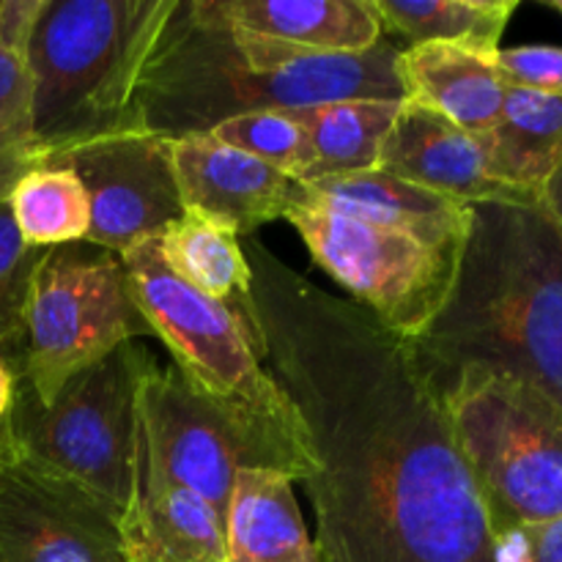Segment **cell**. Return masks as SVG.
<instances>
[{"label":"cell","instance_id":"cell-1","mask_svg":"<svg viewBox=\"0 0 562 562\" xmlns=\"http://www.w3.org/2000/svg\"><path fill=\"white\" fill-rule=\"evenodd\" d=\"M258 355L316 459L322 562H494L492 521L409 338L241 241Z\"/></svg>","mask_w":562,"mask_h":562},{"label":"cell","instance_id":"cell-2","mask_svg":"<svg viewBox=\"0 0 562 562\" xmlns=\"http://www.w3.org/2000/svg\"><path fill=\"white\" fill-rule=\"evenodd\" d=\"M398 53L387 38L362 53H318L231 25L212 0H179L137 82V130L179 140L256 110L406 99Z\"/></svg>","mask_w":562,"mask_h":562},{"label":"cell","instance_id":"cell-3","mask_svg":"<svg viewBox=\"0 0 562 562\" xmlns=\"http://www.w3.org/2000/svg\"><path fill=\"white\" fill-rule=\"evenodd\" d=\"M437 387L459 368L527 379L562 409V236L541 203H475L459 278L412 340Z\"/></svg>","mask_w":562,"mask_h":562},{"label":"cell","instance_id":"cell-4","mask_svg":"<svg viewBox=\"0 0 562 562\" xmlns=\"http://www.w3.org/2000/svg\"><path fill=\"white\" fill-rule=\"evenodd\" d=\"M121 261L154 338L170 351L173 371L223 417L250 464L283 472L294 483L311 481L316 459L307 431L263 366L247 322L173 278L159 258L157 236L126 250Z\"/></svg>","mask_w":562,"mask_h":562},{"label":"cell","instance_id":"cell-5","mask_svg":"<svg viewBox=\"0 0 562 562\" xmlns=\"http://www.w3.org/2000/svg\"><path fill=\"white\" fill-rule=\"evenodd\" d=\"M179 0H44L27 44L42 165L137 130L135 93Z\"/></svg>","mask_w":562,"mask_h":562},{"label":"cell","instance_id":"cell-6","mask_svg":"<svg viewBox=\"0 0 562 562\" xmlns=\"http://www.w3.org/2000/svg\"><path fill=\"white\" fill-rule=\"evenodd\" d=\"M492 536L562 516V409L514 373L464 366L439 387Z\"/></svg>","mask_w":562,"mask_h":562},{"label":"cell","instance_id":"cell-7","mask_svg":"<svg viewBox=\"0 0 562 562\" xmlns=\"http://www.w3.org/2000/svg\"><path fill=\"white\" fill-rule=\"evenodd\" d=\"M148 351L119 346L71 376L53 404H42L16 379L9 431L16 459L86 488L124 514L132 492L137 431V382Z\"/></svg>","mask_w":562,"mask_h":562},{"label":"cell","instance_id":"cell-8","mask_svg":"<svg viewBox=\"0 0 562 562\" xmlns=\"http://www.w3.org/2000/svg\"><path fill=\"white\" fill-rule=\"evenodd\" d=\"M137 338H154V329L132 296L121 256L71 241L44 252L20 340L5 360L42 404H53L71 376Z\"/></svg>","mask_w":562,"mask_h":562},{"label":"cell","instance_id":"cell-9","mask_svg":"<svg viewBox=\"0 0 562 562\" xmlns=\"http://www.w3.org/2000/svg\"><path fill=\"white\" fill-rule=\"evenodd\" d=\"M283 220L294 225L313 261L333 274L351 300L409 340L445 307L467 247L428 245L401 231L333 212L307 198L300 181Z\"/></svg>","mask_w":562,"mask_h":562},{"label":"cell","instance_id":"cell-10","mask_svg":"<svg viewBox=\"0 0 562 562\" xmlns=\"http://www.w3.org/2000/svg\"><path fill=\"white\" fill-rule=\"evenodd\" d=\"M49 162L66 165L86 187L91 203L86 241L115 256L159 236L184 214L170 140L146 130L82 143Z\"/></svg>","mask_w":562,"mask_h":562},{"label":"cell","instance_id":"cell-11","mask_svg":"<svg viewBox=\"0 0 562 562\" xmlns=\"http://www.w3.org/2000/svg\"><path fill=\"white\" fill-rule=\"evenodd\" d=\"M0 562H130L121 514L14 456L0 472Z\"/></svg>","mask_w":562,"mask_h":562},{"label":"cell","instance_id":"cell-12","mask_svg":"<svg viewBox=\"0 0 562 562\" xmlns=\"http://www.w3.org/2000/svg\"><path fill=\"white\" fill-rule=\"evenodd\" d=\"M137 423L151 464L225 519L234 477L241 467H252L250 456L223 417L151 355L137 382Z\"/></svg>","mask_w":562,"mask_h":562},{"label":"cell","instance_id":"cell-13","mask_svg":"<svg viewBox=\"0 0 562 562\" xmlns=\"http://www.w3.org/2000/svg\"><path fill=\"white\" fill-rule=\"evenodd\" d=\"M170 162L184 212L214 220L236 236H250L283 217L296 187L278 168L225 146L209 132L170 140Z\"/></svg>","mask_w":562,"mask_h":562},{"label":"cell","instance_id":"cell-14","mask_svg":"<svg viewBox=\"0 0 562 562\" xmlns=\"http://www.w3.org/2000/svg\"><path fill=\"white\" fill-rule=\"evenodd\" d=\"M376 170L461 203H538L492 176L483 137L470 135L434 110L404 99L384 137Z\"/></svg>","mask_w":562,"mask_h":562},{"label":"cell","instance_id":"cell-15","mask_svg":"<svg viewBox=\"0 0 562 562\" xmlns=\"http://www.w3.org/2000/svg\"><path fill=\"white\" fill-rule=\"evenodd\" d=\"M121 541L130 562H225V519L206 499L170 483L151 464L140 423Z\"/></svg>","mask_w":562,"mask_h":562},{"label":"cell","instance_id":"cell-16","mask_svg":"<svg viewBox=\"0 0 562 562\" xmlns=\"http://www.w3.org/2000/svg\"><path fill=\"white\" fill-rule=\"evenodd\" d=\"M300 187L307 198L333 212L401 231L428 245L464 247L472 228L470 203L437 195L384 170H366L311 184L300 181Z\"/></svg>","mask_w":562,"mask_h":562},{"label":"cell","instance_id":"cell-17","mask_svg":"<svg viewBox=\"0 0 562 562\" xmlns=\"http://www.w3.org/2000/svg\"><path fill=\"white\" fill-rule=\"evenodd\" d=\"M404 97L434 110L470 135H488L503 113L508 86L494 55L456 44H417L398 53Z\"/></svg>","mask_w":562,"mask_h":562},{"label":"cell","instance_id":"cell-18","mask_svg":"<svg viewBox=\"0 0 562 562\" xmlns=\"http://www.w3.org/2000/svg\"><path fill=\"white\" fill-rule=\"evenodd\" d=\"M225 562H322L289 475L256 467L236 472L225 514Z\"/></svg>","mask_w":562,"mask_h":562},{"label":"cell","instance_id":"cell-19","mask_svg":"<svg viewBox=\"0 0 562 562\" xmlns=\"http://www.w3.org/2000/svg\"><path fill=\"white\" fill-rule=\"evenodd\" d=\"M220 20L318 53H362L384 38L373 0H212Z\"/></svg>","mask_w":562,"mask_h":562},{"label":"cell","instance_id":"cell-20","mask_svg":"<svg viewBox=\"0 0 562 562\" xmlns=\"http://www.w3.org/2000/svg\"><path fill=\"white\" fill-rule=\"evenodd\" d=\"M483 146L494 179L541 203L543 184L562 159V97L508 88Z\"/></svg>","mask_w":562,"mask_h":562},{"label":"cell","instance_id":"cell-21","mask_svg":"<svg viewBox=\"0 0 562 562\" xmlns=\"http://www.w3.org/2000/svg\"><path fill=\"white\" fill-rule=\"evenodd\" d=\"M239 239L234 231L195 212H184L157 236L159 258L173 278L231 307L256 333L250 305L252 274Z\"/></svg>","mask_w":562,"mask_h":562},{"label":"cell","instance_id":"cell-22","mask_svg":"<svg viewBox=\"0 0 562 562\" xmlns=\"http://www.w3.org/2000/svg\"><path fill=\"white\" fill-rule=\"evenodd\" d=\"M401 104L404 99H349L289 110L311 137L313 162L302 184L376 170Z\"/></svg>","mask_w":562,"mask_h":562},{"label":"cell","instance_id":"cell-23","mask_svg":"<svg viewBox=\"0 0 562 562\" xmlns=\"http://www.w3.org/2000/svg\"><path fill=\"white\" fill-rule=\"evenodd\" d=\"M516 0H373L382 31L417 44H456L481 55H497L499 38L516 11Z\"/></svg>","mask_w":562,"mask_h":562},{"label":"cell","instance_id":"cell-24","mask_svg":"<svg viewBox=\"0 0 562 562\" xmlns=\"http://www.w3.org/2000/svg\"><path fill=\"white\" fill-rule=\"evenodd\" d=\"M9 206L27 247L49 250L88 239L91 203L86 187L66 165L44 162L27 170L11 190Z\"/></svg>","mask_w":562,"mask_h":562},{"label":"cell","instance_id":"cell-25","mask_svg":"<svg viewBox=\"0 0 562 562\" xmlns=\"http://www.w3.org/2000/svg\"><path fill=\"white\" fill-rule=\"evenodd\" d=\"M42 5L44 0H0V132L31 146L33 80L27 44Z\"/></svg>","mask_w":562,"mask_h":562},{"label":"cell","instance_id":"cell-26","mask_svg":"<svg viewBox=\"0 0 562 562\" xmlns=\"http://www.w3.org/2000/svg\"><path fill=\"white\" fill-rule=\"evenodd\" d=\"M209 135L272 165L294 181L305 179L313 162L311 137L305 126L291 119L289 110H256V113L234 115L214 126Z\"/></svg>","mask_w":562,"mask_h":562},{"label":"cell","instance_id":"cell-27","mask_svg":"<svg viewBox=\"0 0 562 562\" xmlns=\"http://www.w3.org/2000/svg\"><path fill=\"white\" fill-rule=\"evenodd\" d=\"M44 252L22 241L9 201H0V351L5 357L20 340L22 313Z\"/></svg>","mask_w":562,"mask_h":562},{"label":"cell","instance_id":"cell-28","mask_svg":"<svg viewBox=\"0 0 562 562\" xmlns=\"http://www.w3.org/2000/svg\"><path fill=\"white\" fill-rule=\"evenodd\" d=\"M494 66L508 88L562 97V47L527 44V47L499 49L494 55Z\"/></svg>","mask_w":562,"mask_h":562},{"label":"cell","instance_id":"cell-29","mask_svg":"<svg viewBox=\"0 0 562 562\" xmlns=\"http://www.w3.org/2000/svg\"><path fill=\"white\" fill-rule=\"evenodd\" d=\"M38 165H42V154L31 143L0 132V201H9L16 181Z\"/></svg>","mask_w":562,"mask_h":562},{"label":"cell","instance_id":"cell-30","mask_svg":"<svg viewBox=\"0 0 562 562\" xmlns=\"http://www.w3.org/2000/svg\"><path fill=\"white\" fill-rule=\"evenodd\" d=\"M492 560L494 562H536V558H532L530 536H527L525 527L494 532Z\"/></svg>","mask_w":562,"mask_h":562},{"label":"cell","instance_id":"cell-31","mask_svg":"<svg viewBox=\"0 0 562 562\" xmlns=\"http://www.w3.org/2000/svg\"><path fill=\"white\" fill-rule=\"evenodd\" d=\"M536 562H562V516L547 525L525 527Z\"/></svg>","mask_w":562,"mask_h":562},{"label":"cell","instance_id":"cell-32","mask_svg":"<svg viewBox=\"0 0 562 562\" xmlns=\"http://www.w3.org/2000/svg\"><path fill=\"white\" fill-rule=\"evenodd\" d=\"M541 209L549 214V220H552L554 228H558L562 236V159L558 168H554V173L549 176L547 184H543Z\"/></svg>","mask_w":562,"mask_h":562},{"label":"cell","instance_id":"cell-33","mask_svg":"<svg viewBox=\"0 0 562 562\" xmlns=\"http://www.w3.org/2000/svg\"><path fill=\"white\" fill-rule=\"evenodd\" d=\"M14 390H16V373L5 355L0 351V423L9 417L11 404H14Z\"/></svg>","mask_w":562,"mask_h":562},{"label":"cell","instance_id":"cell-34","mask_svg":"<svg viewBox=\"0 0 562 562\" xmlns=\"http://www.w3.org/2000/svg\"><path fill=\"white\" fill-rule=\"evenodd\" d=\"M14 442H11V431H9V420L0 423V472L5 470L9 461H14Z\"/></svg>","mask_w":562,"mask_h":562},{"label":"cell","instance_id":"cell-35","mask_svg":"<svg viewBox=\"0 0 562 562\" xmlns=\"http://www.w3.org/2000/svg\"><path fill=\"white\" fill-rule=\"evenodd\" d=\"M549 5H552V9L558 11V14H562V0H549Z\"/></svg>","mask_w":562,"mask_h":562}]
</instances>
